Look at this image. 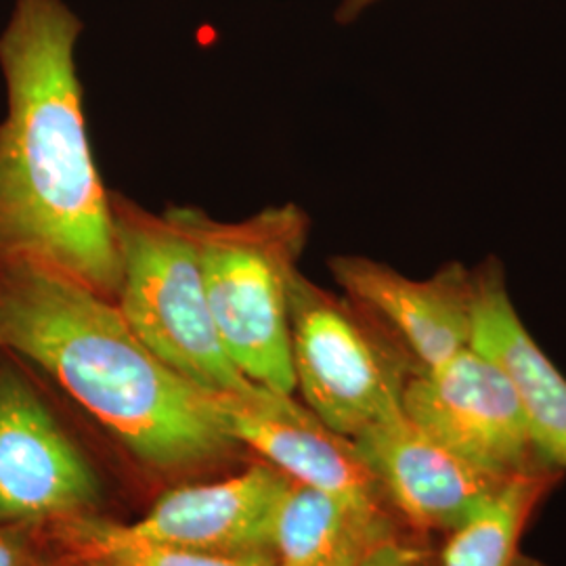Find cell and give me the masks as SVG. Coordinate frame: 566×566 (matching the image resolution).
Returning <instances> with one entry per match:
<instances>
[{"instance_id": "8992f818", "label": "cell", "mask_w": 566, "mask_h": 566, "mask_svg": "<svg viewBox=\"0 0 566 566\" xmlns=\"http://www.w3.org/2000/svg\"><path fill=\"white\" fill-rule=\"evenodd\" d=\"M403 411L426 434L495 481L537 470L533 460L539 455L514 386L500 365L472 346L411 376Z\"/></svg>"}, {"instance_id": "30bf717a", "label": "cell", "mask_w": 566, "mask_h": 566, "mask_svg": "<svg viewBox=\"0 0 566 566\" xmlns=\"http://www.w3.org/2000/svg\"><path fill=\"white\" fill-rule=\"evenodd\" d=\"M353 447L411 525L453 531L504 481L468 464L399 413L357 434Z\"/></svg>"}, {"instance_id": "5bb4252c", "label": "cell", "mask_w": 566, "mask_h": 566, "mask_svg": "<svg viewBox=\"0 0 566 566\" xmlns=\"http://www.w3.org/2000/svg\"><path fill=\"white\" fill-rule=\"evenodd\" d=\"M55 537L70 558L103 566H280L273 552L221 554L145 539L130 525L88 514L55 521Z\"/></svg>"}, {"instance_id": "52a82bcc", "label": "cell", "mask_w": 566, "mask_h": 566, "mask_svg": "<svg viewBox=\"0 0 566 566\" xmlns=\"http://www.w3.org/2000/svg\"><path fill=\"white\" fill-rule=\"evenodd\" d=\"M97 479L20 369L0 367V521L42 523L86 514Z\"/></svg>"}, {"instance_id": "5b68a950", "label": "cell", "mask_w": 566, "mask_h": 566, "mask_svg": "<svg viewBox=\"0 0 566 566\" xmlns=\"http://www.w3.org/2000/svg\"><path fill=\"white\" fill-rule=\"evenodd\" d=\"M290 340L296 390L346 439L403 413L405 386L422 371L367 304L334 294L301 271L290 287Z\"/></svg>"}, {"instance_id": "7c38bea8", "label": "cell", "mask_w": 566, "mask_h": 566, "mask_svg": "<svg viewBox=\"0 0 566 566\" xmlns=\"http://www.w3.org/2000/svg\"><path fill=\"white\" fill-rule=\"evenodd\" d=\"M287 483L277 468L254 465L221 483L181 486L163 495L130 528L170 546L221 554L263 552L269 549L273 507Z\"/></svg>"}, {"instance_id": "8fae6325", "label": "cell", "mask_w": 566, "mask_h": 566, "mask_svg": "<svg viewBox=\"0 0 566 566\" xmlns=\"http://www.w3.org/2000/svg\"><path fill=\"white\" fill-rule=\"evenodd\" d=\"M474 271L470 346L500 365L525 413L531 443L547 464L566 470V378L526 332L507 294L502 261L486 259Z\"/></svg>"}, {"instance_id": "9c48e42d", "label": "cell", "mask_w": 566, "mask_h": 566, "mask_svg": "<svg viewBox=\"0 0 566 566\" xmlns=\"http://www.w3.org/2000/svg\"><path fill=\"white\" fill-rule=\"evenodd\" d=\"M217 418L235 441L256 449L287 479L378 506V483L353 441L336 434L294 395L266 390L259 397H212Z\"/></svg>"}, {"instance_id": "4fadbf2b", "label": "cell", "mask_w": 566, "mask_h": 566, "mask_svg": "<svg viewBox=\"0 0 566 566\" xmlns=\"http://www.w3.org/2000/svg\"><path fill=\"white\" fill-rule=\"evenodd\" d=\"M386 531L380 507L290 479L271 514L269 549L280 566H324L350 542Z\"/></svg>"}, {"instance_id": "ac0fdd59", "label": "cell", "mask_w": 566, "mask_h": 566, "mask_svg": "<svg viewBox=\"0 0 566 566\" xmlns=\"http://www.w3.org/2000/svg\"><path fill=\"white\" fill-rule=\"evenodd\" d=\"M390 535V531L386 533H376V535H367V537H359L355 542H350L348 546L344 547L343 552H338L329 563H325L324 566H357L359 560L364 558L367 547L371 546L374 542H378L380 537Z\"/></svg>"}, {"instance_id": "277c9868", "label": "cell", "mask_w": 566, "mask_h": 566, "mask_svg": "<svg viewBox=\"0 0 566 566\" xmlns=\"http://www.w3.org/2000/svg\"><path fill=\"white\" fill-rule=\"evenodd\" d=\"M120 254L116 304L143 344L212 397H259L229 359L203 287L202 266L182 206L151 212L112 191Z\"/></svg>"}, {"instance_id": "44dd1931", "label": "cell", "mask_w": 566, "mask_h": 566, "mask_svg": "<svg viewBox=\"0 0 566 566\" xmlns=\"http://www.w3.org/2000/svg\"><path fill=\"white\" fill-rule=\"evenodd\" d=\"M72 560H74V558H72ZM74 563H76V565H78V566H103V565H97V563H82V560H74Z\"/></svg>"}, {"instance_id": "9a60e30c", "label": "cell", "mask_w": 566, "mask_h": 566, "mask_svg": "<svg viewBox=\"0 0 566 566\" xmlns=\"http://www.w3.org/2000/svg\"><path fill=\"white\" fill-rule=\"evenodd\" d=\"M546 479L539 470L510 476L449 531L441 566H512Z\"/></svg>"}, {"instance_id": "ffe728a7", "label": "cell", "mask_w": 566, "mask_h": 566, "mask_svg": "<svg viewBox=\"0 0 566 566\" xmlns=\"http://www.w3.org/2000/svg\"><path fill=\"white\" fill-rule=\"evenodd\" d=\"M42 566H78L72 558H65V560H60V563H53V565H42Z\"/></svg>"}, {"instance_id": "7a4b0ae2", "label": "cell", "mask_w": 566, "mask_h": 566, "mask_svg": "<svg viewBox=\"0 0 566 566\" xmlns=\"http://www.w3.org/2000/svg\"><path fill=\"white\" fill-rule=\"evenodd\" d=\"M0 350L51 376L147 464H200L235 443L212 395L160 361L112 298L53 266H0Z\"/></svg>"}, {"instance_id": "e0dca14e", "label": "cell", "mask_w": 566, "mask_h": 566, "mask_svg": "<svg viewBox=\"0 0 566 566\" xmlns=\"http://www.w3.org/2000/svg\"><path fill=\"white\" fill-rule=\"evenodd\" d=\"M0 566H42L20 537L0 531Z\"/></svg>"}, {"instance_id": "ba28073f", "label": "cell", "mask_w": 566, "mask_h": 566, "mask_svg": "<svg viewBox=\"0 0 566 566\" xmlns=\"http://www.w3.org/2000/svg\"><path fill=\"white\" fill-rule=\"evenodd\" d=\"M340 290L367 304L422 369L446 364L472 340L474 271L446 263L428 280H411L365 256L327 261Z\"/></svg>"}, {"instance_id": "3957f363", "label": "cell", "mask_w": 566, "mask_h": 566, "mask_svg": "<svg viewBox=\"0 0 566 566\" xmlns=\"http://www.w3.org/2000/svg\"><path fill=\"white\" fill-rule=\"evenodd\" d=\"M219 338L254 385L294 395L290 287L301 271L311 217L298 203L269 206L242 221H219L182 206Z\"/></svg>"}, {"instance_id": "2e32d148", "label": "cell", "mask_w": 566, "mask_h": 566, "mask_svg": "<svg viewBox=\"0 0 566 566\" xmlns=\"http://www.w3.org/2000/svg\"><path fill=\"white\" fill-rule=\"evenodd\" d=\"M357 566H422V556L416 547L405 546L392 535H385L367 547Z\"/></svg>"}, {"instance_id": "6da1fadb", "label": "cell", "mask_w": 566, "mask_h": 566, "mask_svg": "<svg viewBox=\"0 0 566 566\" xmlns=\"http://www.w3.org/2000/svg\"><path fill=\"white\" fill-rule=\"evenodd\" d=\"M82 32L65 0H15L0 30V266L46 264L116 303L120 254L84 118Z\"/></svg>"}, {"instance_id": "d6986e66", "label": "cell", "mask_w": 566, "mask_h": 566, "mask_svg": "<svg viewBox=\"0 0 566 566\" xmlns=\"http://www.w3.org/2000/svg\"><path fill=\"white\" fill-rule=\"evenodd\" d=\"M378 0H343L336 9L334 20L340 25H350L353 21L359 20L369 7H374Z\"/></svg>"}]
</instances>
